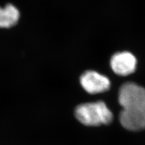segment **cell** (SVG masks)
Instances as JSON below:
<instances>
[{
	"label": "cell",
	"mask_w": 145,
	"mask_h": 145,
	"mask_svg": "<svg viewBox=\"0 0 145 145\" xmlns=\"http://www.w3.org/2000/svg\"><path fill=\"white\" fill-rule=\"evenodd\" d=\"M119 102L123 108L119 119L120 123L129 131L145 129V89L133 82L121 86Z\"/></svg>",
	"instance_id": "cell-1"
},
{
	"label": "cell",
	"mask_w": 145,
	"mask_h": 145,
	"mask_svg": "<svg viewBox=\"0 0 145 145\" xmlns=\"http://www.w3.org/2000/svg\"><path fill=\"white\" fill-rule=\"evenodd\" d=\"M75 116L80 123L90 126L108 125L113 119L112 112L102 101L81 104L76 107Z\"/></svg>",
	"instance_id": "cell-2"
},
{
	"label": "cell",
	"mask_w": 145,
	"mask_h": 145,
	"mask_svg": "<svg viewBox=\"0 0 145 145\" xmlns=\"http://www.w3.org/2000/svg\"><path fill=\"white\" fill-rule=\"evenodd\" d=\"M82 87L89 94L105 92L110 88V80L106 76L94 71H87L80 76Z\"/></svg>",
	"instance_id": "cell-3"
},
{
	"label": "cell",
	"mask_w": 145,
	"mask_h": 145,
	"mask_svg": "<svg viewBox=\"0 0 145 145\" xmlns=\"http://www.w3.org/2000/svg\"><path fill=\"white\" fill-rule=\"evenodd\" d=\"M137 66V59L133 54L123 52L114 54L111 59V69L116 74L125 76L133 73Z\"/></svg>",
	"instance_id": "cell-4"
},
{
	"label": "cell",
	"mask_w": 145,
	"mask_h": 145,
	"mask_svg": "<svg viewBox=\"0 0 145 145\" xmlns=\"http://www.w3.org/2000/svg\"><path fill=\"white\" fill-rule=\"evenodd\" d=\"M20 13L18 9L11 4L4 8L0 7V27L10 28L17 24L20 20Z\"/></svg>",
	"instance_id": "cell-5"
}]
</instances>
